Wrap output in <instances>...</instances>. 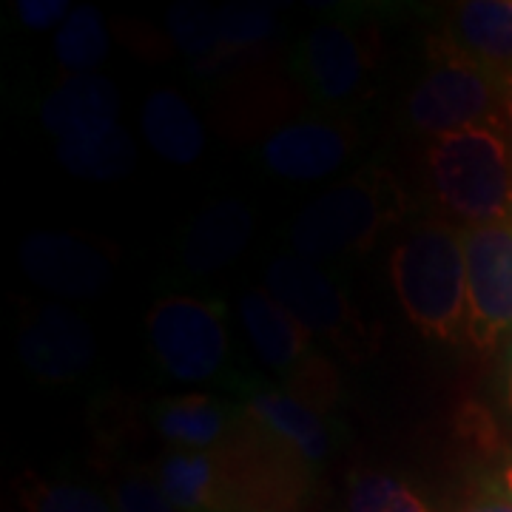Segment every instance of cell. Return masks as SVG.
I'll use <instances>...</instances> for the list:
<instances>
[{
  "instance_id": "obj_15",
  "label": "cell",
  "mask_w": 512,
  "mask_h": 512,
  "mask_svg": "<svg viewBox=\"0 0 512 512\" xmlns=\"http://www.w3.org/2000/svg\"><path fill=\"white\" fill-rule=\"evenodd\" d=\"M154 481L180 512H237L231 467L217 453L168 450L154 467Z\"/></svg>"
},
{
  "instance_id": "obj_32",
  "label": "cell",
  "mask_w": 512,
  "mask_h": 512,
  "mask_svg": "<svg viewBox=\"0 0 512 512\" xmlns=\"http://www.w3.org/2000/svg\"><path fill=\"white\" fill-rule=\"evenodd\" d=\"M271 512H302L299 507H291V504H279V507H274Z\"/></svg>"
},
{
  "instance_id": "obj_21",
  "label": "cell",
  "mask_w": 512,
  "mask_h": 512,
  "mask_svg": "<svg viewBox=\"0 0 512 512\" xmlns=\"http://www.w3.org/2000/svg\"><path fill=\"white\" fill-rule=\"evenodd\" d=\"M57 63L72 74H94L109 55V32L94 6H77L55 32Z\"/></svg>"
},
{
  "instance_id": "obj_29",
  "label": "cell",
  "mask_w": 512,
  "mask_h": 512,
  "mask_svg": "<svg viewBox=\"0 0 512 512\" xmlns=\"http://www.w3.org/2000/svg\"><path fill=\"white\" fill-rule=\"evenodd\" d=\"M504 120L510 123V131H512V77L504 83Z\"/></svg>"
},
{
  "instance_id": "obj_19",
  "label": "cell",
  "mask_w": 512,
  "mask_h": 512,
  "mask_svg": "<svg viewBox=\"0 0 512 512\" xmlns=\"http://www.w3.org/2000/svg\"><path fill=\"white\" fill-rule=\"evenodd\" d=\"M140 126L148 148L171 165L197 163L205 151L200 117L177 89H157L146 97Z\"/></svg>"
},
{
  "instance_id": "obj_16",
  "label": "cell",
  "mask_w": 512,
  "mask_h": 512,
  "mask_svg": "<svg viewBox=\"0 0 512 512\" xmlns=\"http://www.w3.org/2000/svg\"><path fill=\"white\" fill-rule=\"evenodd\" d=\"M439 37L504 83L512 77V0L458 3Z\"/></svg>"
},
{
  "instance_id": "obj_27",
  "label": "cell",
  "mask_w": 512,
  "mask_h": 512,
  "mask_svg": "<svg viewBox=\"0 0 512 512\" xmlns=\"http://www.w3.org/2000/svg\"><path fill=\"white\" fill-rule=\"evenodd\" d=\"M15 12L26 29L46 32V29L63 26V20L72 15V3L69 0H18Z\"/></svg>"
},
{
  "instance_id": "obj_13",
  "label": "cell",
  "mask_w": 512,
  "mask_h": 512,
  "mask_svg": "<svg viewBox=\"0 0 512 512\" xmlns=\"http://www.w3.org/2000/svg\"><path fill=\"white\" fill-rule=\"evenodd\" d=\"M239 316L256 356L274 373L293 382L319 359L313 336L265 288H251L239 299Z\"/></svg>"
},
{
  "instance_id": "obj_9",
  "label": "cell",
  "mask_w": 512,
  "mask_h": 512,
  "mask_svg": "<svg viewBox=\"0 0 512 512\" xmlns=\"http://www.w3.org/2000/svg\"><path fill=\"white\" fill-rule=\"evenodd\" d=\"M18 356L40 382L66 384L92 367L97 342L80 313L63 305H43L20 322Z\"/></svg>"
},
{
  "instance_id": "obj_3",
  "label": "cell",
  "mask_w": 512,
  "mask_h": 512,
  "mask_svg": "<svg viewBox=\"0 0 512 512\" xmlns=\"http://www.w3.org/2000/svg\"><path fill=\"white\" fill-rule=\"evenodd\" d=\"M427 168L441 208L467 228L510 222L512 151L498 126H476L436 137Z\"/></svg>"
},
{
  "instance_id": "obj_17",
  "label": "cell",
  "mask_w": 512,
  "mask_h": 512,
  "mask_svg": "<svg viewBox=\"0 0 512 512\" xmlns=\"http://www.w3.org/2000/svg\"><path fill=\"white\" fill-rule=\"evenodd\" d=\"M254 214L237 197H222L205 205L191 220L180 242L183 265L194 274H211L231 265L251 242Z\"/></svg>"
},
{
  "instance_id": "obj_1",
  "label": "cell",
  "mask_w": 512,
  "mask_h": 512,
  "mask_svg": "<svg viewBox=\"0 0 512 512\" xmlns=\"http://www.w3.org/2000/svg\"><path fill=\"white\" fill-rule=\"evenodd\" d=\"M390 282L404 316L421 336L458 342L467 336L464 231L441 220L413 225L390 254Z\"/></svg>"
},
{
  "instance_id": "obj_12",
  "label": "cell",
  "mask_w": 512,
  "mask_h": 512,
  "mask_svg": "<svg viewBox=\"0 0 512 512\" xmlns=\"http://www.w3.org/2000/svg\"><path fill=\"white\" fill-rule=\"evenodd\" d=\"M353 154V131L333 120H296L276 128L262 143L259 160L268 174L313 183L339 171Z\"/></svg>"
},
{
  "instance_id": "obj_14",
  "label": "cell",
  "mask_w": 512,
  "mask_h": 512,
  "mask_svg": "<svg viewBox=\"0 0 512 512\" xmlns=\"http://www.w3.org/2000/svg\"><path fill=\"white\" fill-rule=\"evenodd\" d=\"M120 92L103 74H72L40 106V123L57 143L86 140L117 126Z\"/></svg>"
},
{
  "instance_id": "obj_31",
  "label": "cell",
  "mask_w": 512,
  "mask_h": 512,
  "mask_svg": "<svg viewBox=\"0 0 512 512\" xmlns=\"http://www.w3.org/2000/svg\"><path fill=\"white\" fill-rule=\"evenodd\" d=\"M504 493L512 498V464L507 467V473H504Z\"/></svg>"
},
{
  "instance_id": "obj_24",
  "label": "cell",
  "mask_w": 512,
  "mask_h": 512,
  "mask_svg": "<svg viewBox=\"0 0 512 512\" xmlns=\"http://www.w3.org/2000/svg\"><path fill=\"white\" fill-rule=\"evenodd\" d=\"M348 512H433L404 481L384 473H362L350 481Z\"/></svg>"
},
{
  "instance_id": "obj_6",
  "label": "cell",
  "mask_w": 512,
  "mask_h": 512,
  "mask_svg": "<svg viewBox=\"0 0 512 512\" xmlns=\"http://www.w3.org/2000/svg\"><path fill=\"white\" fill-rule=\"evenodd\" d=\"M262 288L311 336H325L350 353L367 342L365 325L359 322L339 282L311 259L293 254L276 256L265 271Z\"/></svg>"
},
{
  "instance_id": "obj_23",
  "label": "cell",
  "mask_w": 512,
  "mask_h": 512,
  "mask_svg": "<svg viewBox=\"0 0 512 512\" xmlns=\"http://www.w3.org/2000/svg\"><path fill=\"white\" fill-rule=\"evenodd\" d=\"M168 35L174 46L191 60H214L225 55V46L220 40V26H217V9L183 0L168 9Z\"/></svg>"
},
{
  "instance_id": "obj_2",
  "label": "cell",
  "mask_w": 512,
  "mask_h": 512,
  "mask_svg": "<svg viewBox=\"0 0 512 512\" xmlns=\"http://www.w3.org/2000/svg\"><path fill=\"white\" fill-rule=\"evenodd\" d=\"M404 197L399 180L384 168H367L308 202L291 225L296 256L330 262L367 251L376 237L402 220Z\"/></svg>"
},
{
  "instance_id": "obj_10",
  "label": "cell",
  "mask_w": 512,
  "mask_h": 512,
  "mask_svg": "<svg viewBox=\"0 0 512 512\" xmlns=\"http://www.w3.org/2000/svg\"><path fill=\"white\" fill-rule=\"evenodd\" d=\"M18 259L37 288L63 299H92L111 282L109 256L77 234H29L20 242Z\"/></svg>"
},
{
  "instance_id": "obj_20",
  "label": "cell",
  "mask_w": 512,
  "mask_h": 512,
  "mask_svg": "<svg viewBox=\"0 0 512 512\" xmlns=\"http://www.w3.org/2000/svg\"><path fill=\"white\" fill-rule=\"evenodd\" d=\"M57 163L63 165L72 177L92 180V183H111L131 174L137 163V146L126 128L114 126L103 134H94L86 140L57 143Z\"/></svg>"
},
{
  "instance_id": "obj_5",
  "label": "cell",
  "mask_w": 512,
  "mask_h": 512,
  "mask_svg": "<svg viewBox=\"0 0 512 512\" xmlns=\"http://www.w3.org/2000/svg\"><path fill=\"white\" fill-rule=\"evenodd\" d=\"M148 348L177 382H208L228 362V313L217 299L165 296L146 316Z\"/></svg>"
},
{
  "instance_id": "obj_8",
  "label": "cell",
  "mask_w": 512,
  "mask_h": 512,
  "mask_svg": "<svg viewBox=\"0 0 512 512\" xmlns=\"http://www.w3.org/2000/svg\"><path fill=\"white\" fill-rule=\"evenodd\" d=\"M373 69L370 43L348 23L325 20L299 40L293 52V72L305 92L325 106H345L359 100Z\"/></svg>"
},
{
  "instance_id": "obj_22",
  "label": "cell",
  "mask_w": 512,
  "mask_h": 512,
  "mask_svg": "<svg viewBox=\"0 0 512 512\" xmlns=\"http://www.w3.org/2000/svg\"><path fill=\"white\" fill-rule=\"evenodd\" d=\"M15 493L26 512H117L114 501L92 487L72 481H49L29 470L18 476Z\"/></svg>"
},
{
  "instance_id": "obj_18",
  "label": "cell",
  "mask_w": 512,
  "mask_h": 512,
  "mask_svg": "<svg viewBox=\"0 0 512 512\" xmlns=\"http://www.w3.org/2000/svg\"><path fill=\"white\" fill-rule=\"evenodd\" d=\"M242 407L220 402L208 393H185L171 396L154 404L151 421L154 430L171 444V450H194V453H214L225 447L237 427Z\"/></svg>"
},
{
  "instance_id": "obj_25",
  "label": "cell",
  "mask_w": 512,
  "mask_h": 512,
  "mask_svg": "<svg viewBox=\"0 0 512 512\" xmlns=\"http://www.w3.org/2000/svg\"><path fill=\"white\" fill-rule=\"evenodd\" d=\"M217 26L225 52L254 49L274 35V12L262 3H228L217 9Z\"/></svg>"
},
{
  "instance_id": "obj_28",
  "label": "cell",
  "mask_w": 512,
  "mask_h": 512,
  "mask_svg": "<svg viewBox=\"0 0 512 512\" xmlns=\"http://www.w3.org/2000/svg\"><path fill=\"white\" fill-rule=\"evenodd\" d=\"M461 512H512V498L507 493H484L476 501H470Z\"/></svg>"
},
{
  "instance_id": "obj_4",
  "label": "cell",
  "mask_w": 512,
  "mask_h": 512,
  "mask_svg": "<svg viewBox=\"0 0 512 512\" xmlns=\"http://www.w3.org/2000/svg\"><path fill=\"white\" fill-rule=\"evenodd\" d=\"M433 66L407 97V120L421 134L444 137L504 120V80L458 55L441 37L430 43Z\"/></svg>"
},
{
  "instance_id": "obj_26",
  "label": "cell",
  "mask_w": 512,
  "mask_h": 512,
  "mask_svg": "<svg viewBox=\"0 0 512 512\" xmlns=\"http://www.w3.org/2000/svg\"><path fill=\"white\" fill-rule=\"evenodd\" d=\"M111 501L117 512H180L165 498L157 481L146 476H126L117 481Z\"/></svg>"
},
{
  "instance_id": "obj_7",
  "label": "cell",
  "mask_w": 512,
  "mask_h": 512,
  "mask_svg": "<svg viewBox=\"0 0 512 512\" xmlns=\"http://www.w3.org/2000/svg\"><path fill=\"white\" fill-rule=\"evenodd\" d=\"M467 339L490 350L512 330V220L464 228Z\"/></svg>"
},
{
  "instance_id": "obj_11",
  "label": "cell",
  "mask_w": 512,
  "mask_h": 512,
  "mask_svg": "<svg viewBox=\"0 0 512 512\" xmlns=\"http://www.w3.org/2000/svg\"><path fill=\"white\" fill-rule=\"evenodd\" d=\"M239 399L242 413L256 430H262L265 439L279 444L305 467H319L328 461L336 447V436L322 410L296 399L291 390H276L259 382L242 384Z\"/></svg>"
},
{
  "instance_id": "obj_30",
  "label": "cell",
  "mask_w": 512,
  "mask_h": 512,
  "mask_svg": "<svg viewBox=\"0 0 512 512\" xmlns=\"http://www.w3.org/2000/svg\"><path fill=\"white\" fill-rule=\"evenodd\" d=\"M504 384H507V404L512 407V345L507 350V373H504Z\"/></svg>"
}]
</instances>
